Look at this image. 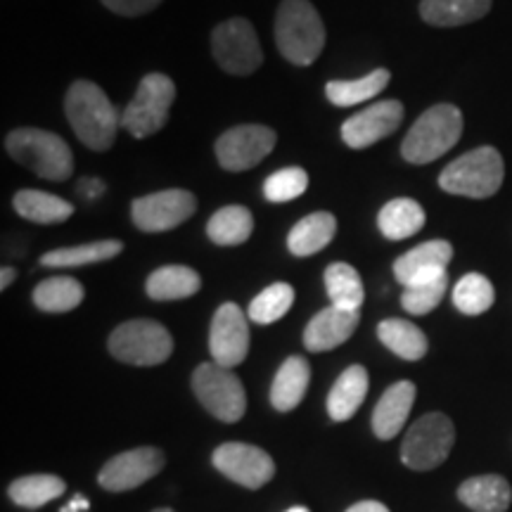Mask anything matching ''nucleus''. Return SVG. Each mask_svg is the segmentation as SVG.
<instances>
[{
	"label": "nucleus",
	"mask_w": 512,
	"mask_h": 512,
	"mask_svg": "<svg viewBox=\"0 0 512 512\" xmlns=\"http://www.w3.org/2000/svg\"><path fill=\"white\" fill-rule=\"evenodd\" d=\"M64 112L76 138L88 150L107 152L117 140L121 112L112 105L105 91L93 81H74L64 98Z\"/></svg>",
	"instance_id": "nucleus-1"
},
{
	"label": "nucleus",
	"mask_w": 512,
	"mask_h": 512,
	"mask_svg": "<svg viewBox=\"0 0 512 512\" xmlns=\"http://www.w3.org/2000/svg\"><path fill=\"white\" fill-rule=\"evenodd\" d=\"M280 55L297 67H309L325 48V24L309 0H283L275 15Z\"/></svg>",
	"instance_id": "nucleus-2"
},
{
	"label": "nucleus",
	"mask_w": 512,
	"mask_h": 512,
	"mask_svg": "<svg viewBox=\"0 0 512 512\" xmlns=\"http://www.w3.org/2000/svg\"><path fill=\"white\" fill-rule=\"evenodd\" d=\"M12 159L46 181H67L74 171V155L57 133L43 128H15L5 138Z\"/></svg>",
	"instance_id": "nucleus-3"
},
{
	"label": "nucleus",
	"mask_w": 512,
	"mask_h": 512,
	"mask_svg": "<svg viewBox=\"0 0 512 512\" xmlns=\"http://www.w3.org/2000/svg\"><path fill=\"white\" fill-rule=\"evenodd\" d=\"M463 136V114L456 105H434L415 121L401 145L408 164H430L444 157Z\"/></svg>",
	"instance_id": "nucleus-4"
},
{
	"label": "nucleus",
	"mask_w": 512,
	"mask_h": 512,
	"mask_svg": "<svg viewBox=\"0 0 512 512\" xmlns=\"http://www.w3.org/2000/svg\"><path fill=\"white\" fill-rule=\"evenodd\" d=\"M505 164L501 152L496 147H477L458 157L441 171L439 185L441 190L451 195L472 197V200H484V197L496 195L503 185Z\"/></svg>",
	"instance_id": "nucleus-5"
},
{
	"label": "nucleus",
	"mask_w": 512,
	"mask_h": 512,
	"mask_svg": "<svg viewBox=\"0 0 512 512\" xmlns=\"http://www.w3.org/2000/svg\"><path fill=\"white\" fill-rule=\"evenodd\" d=\"M110 354L128 366H162L174 354V337L162 323L150 318H136L121 323L110 335Z\"/></svg>",
	"instance_id": "nucleus-6"
},
{
	"label": "nucleus",
	"mask_w": 512,
	"mask_h": 512,
	"mask_svg": "<svg viewBox=\"0 0 512 512\" xmlns=\"http://www.w3.org/2000/svg\"><path fill=\"white\" fill-rule=\"evenodd\" d=\"M176 100V86L166 74H147L136 95L121 112V126L133 138H150L162 131Z\"/></svg>",
	"instance_id": "nucleus-7"
},
{
	"label": "nucleus",
	"mask_w": 512,
	"mask_h": 512,
	"mask_svg": "<svg viewBox=\"0 0 512 512\" xmlns=\"http://www.w3.org/2000/svg\"><path fill=\"white\" fill-rule=\"evenodd\" d=\"M456 444V427L444 413H427L415 420L403 437L401 463L415 472H427L439 467L451 456Z\"/></svg>",
	"instance_id": "nucleus-8"
},
{
	"label": "nucleus",
	"mask_w": 512,
	"mask_h": 512,
	"mask_svg": "<svg viewBox=\"0 0 512 512\" xmlns=\"http://www.w3.org/2000/svg\"><path fill=\"white\" fill-rule=\"evenodd\" d=\"M192 392L221 422H240L247 411V394L240 377L219 363H200L192 373Z\"/></svg>",
	"instance_id": "nucleus-9"
},
{
	"label": "nucleus",
	"mask_w": 512,
	"mask_h": 512,
	"mask_svg": "<svg viewBox=\"0 0 512 512\" xmlns=\"http://www.w3.org/2000/svg\"><path fill=\"white\" fill-rule=\"evenodd\" d=\"M211 53L223 72L233 76H249L264 62L259 38L247 19L233 17L219 24L211 34Z\"/></svg>",
	"instance_id": "nucleus-10"
},
{
	"label": "nucleus",
	"mask_w": 512,
	"mask_h": 512,
	"mask_svg": "<svg viewBox=\"0 0 512 512\" xmlns=\"http://www.w3.org/2000/svg\"><path fill=\"white\" fill-rule=\"evenodd\" d=\"M278 136L264 124H242L228 128L216 140V159L226 171H249L273 152Z\"/></svg>",
	"instance_id": "nucleus-11"
},
{
	"label": "nucleus",
	"mask_w": 512,
	"mask_h": 512,
	"mask_svg": "<svg viewBox=\"0 0 512 512\" xmlns=\"http://www.w3.org/2000/svg\"><path fill=\"white\" fill-rule=\"evenodd\" d=\"M197 211L195 195L188 190H162L138 197L131 204V219L143 233H164L178 228Z\"/></svg>",
	"instance_id": "nucleus-12"
},
{
	"label": "nucleus",
	"mask_w": 512,
	"mask_h": 512,
	"mask_svg": "<svg viewBox=\"0 0 512 512\" xmlns=\"http://www.w3.org/2000/svg\"><path fill=\"white\" fill-rule=\"evenodd\" d=\"M214 467L230 482L245 486V489H261L271 482L275 475V463L264 448L242 444V441H228L214 451Z\"/></svg>",
	"instance_id": "nucleus-13"
},
{
	"label": "nucleus",
	"mask_w": 512,
	"mask_h": 512,
	"mask_svg": "<svg viewBox=\"0 0 512 512\" xmlns=\"http://www.w3.org/2000/svg\"><path fill=\"white\" fill-rule=\"evenodd\" d=\"M164 463V453L155 446L131 448V451H124L107 460L98 475V484L105 491H112V494H124V491L138 489V486L150 482L152 477H157Z\"/></svg>",
	"instance_id": "nucleus-14"
},
{
	"label": "nucleus",
	"mask_w": 512,
	"mask_h": 512,
	"mask_svg": "<svg viewBox=\"0 0 512 512\" xmlns=\"http://www.w3.org/2000/svg\"><path fill=\"white\" fill-rule=\"evenodd\" d=\"M209 351L214 363L223 368H238L249 354V325L238 304L226 302L211 318Z\"/></svg>",
	"instance_id": "nucleus-15"
},
{
	"label": "nucleus",
	"mask_w": 512,
	"mask_h": 512,
	"mask_svg": "<svg viewBox=\"0 0 512 512\" xmlns=\"http://www.w3.org/2000/svg\"><path fill=\"white\" fill-rule=\"evenodd\" d=\"M403 121V105L399 100H384L356 112L344 121L342 140L351 150H366V147L389 138Z\"/></svg>",
	"instance_id": "nucleus-16"
},
{
	"label": "nucleus",
	"mask_w": 512,
	"mask_h": 512,
	"mask_svg": "<svg viewBox=\"0 0 512 512\" xmlns=\"http://www.w3.org/2000/svg\"><path fill=\"white\" fill-rule=\"evenodd\" d=\"M358 320H361L358 311H344L337 309V306H328V309L316 313L309 320V325H306L304 347L311 354H323V351L342 347L356 332Z\"/></svg>",
	"instance_id": "nucleus-17"
},
{
	"label": "nucleus",
	"mask_w": 512,
	"mask_h": 512,
	"mask_svg": "<svg viewBox=\"0 0 512 512\" xmlns=\"http://www.w3.org/2000/svg\"><path fill=\"white\" fill-rule=\"evenodd\" d=\"M453 259V247L446 240H430L413 247L394 261V278L403 287L411 285L413 280L427 278V275L448 271Z\"/></svg>",
	"instance_id": "nucleus-18"
},
{
	"label": "nucleus",
	"mask_w": 512,
	"mask_h": 512,
	"mask_svg": "<svg viewBox=\"0 0 512 512\" xmlns=\"http://www.w3.org/2000/svg\"><path fill=\"white\" fill-rule=\"evenodd\" d=\"M415 403V384L408 380H401L392 384L380 396L375 411H373V432L377 439L389 441L406 427L408 415Z\"/></svg>",
	"instance_id": "nucleus-19"
},
{
	"label": "nucleus",
	"mask_w": 512,
	"mask_h": 512,
	"mask_svg": "<svg viewBox=\"0 0 512 512\" xmlns=\"http://www.w3.org/2000/svg\"><path fill=\"white\" fill-rule=\"evenodd\" d=\"M311 382V366L304 356L285 358L273 377L271 403L275 411L290 413L302 403Z\"/></svg>",
	"instance_id": "nucleus-20"
},
{
	"label": "nucleus",
	"mask_w": 512,
	"mask_h": 512,
	"mask_svg": "<svg viewBox=\"0 0 512 512\" xmlns=\"http://www.w3.org/2000/svg\"><path fill=\"white\" fill-rule=\"evenodd\" d=\"M370 387L368 370L363 366H349L337 382L332 384L328 396V413L335 422H347L356 415L361 403L366 401Z\"/></svg>",
	"instance_id": "nucleus-21"
},
{
	"label": "nucleus",
	"mask_w": 512,
	"mask_h": 512,
	"mask_svg": "<svg viewBox=\"0 0 512 512\" xmlns=\"http://www.w3.org/2000/svg\"><path fill=\"white\" fill-rule=\"evenodd\" d=\"M458 498L475 512H505L512 503V489L501 475H479L460 484Z\"/></svg>",
	"instance_id": "nucleus-22"
},
{
	"label": "nucleus",
	"mask_w": 512,
	"mask_h": 512,
	"mask_svg": "<svg viewBox=\"0 0 512 512\" xmlns=\"http://www.w3.org/2000/svg\"><path fill=\"white\" fill-rule=\"evenodd\" d=\"M202 290L200 273L188 266H162L147 278L145 292L155 302H178L190 299Z\"/></svg>",
	"instance_id": "nucleus-23"
},
{
	"label": "nucleus",
	"mask_w": 512,
	"mask_h": 512,
	"mask_svg": "<svg viewBox=\"0 0 512 512\" xmlns=\"http://www.w3.org/2000/svg\"><path fill=\"white\" fill-rule=\"evenodd\" d=\"M427 216L425 209L411 197H396V200L387 202L377 214V228L387 240H408L418 235L422 226H425Z\"/></svg>",
	"instance_id": "nucleus-24"
},
{
	"label": "nucleus",
	"mask_w": 512,
	"mask_h": 512,
	"mask_svg": "<svg viewBox=\"0 0 512 512\" xmlns=\"http://www.w3.org/2000/svg\"><path fill=\"white\" fill-rule=\"evenodd\" d=\"M337 233V219L328 211H316V214L306 216L290 230V238H287V247L294 256L306 259V256L318 254L320 249H325L335 240Z\"/></svg>",
	"instance_id": "nucleus-25"
},
{
	"label": "nucleus",
	"mask_w": 512,
	"mask_h": 512,
	"mask_svg": "<svg viewBox=\"0 0 512 512\" xmlns=\"http://www.w3.org/2000/svg\"><path fill=\"white\" fill-rule=\"evenodd\" d=\"M491 0H422L420 17L432 27H460L489 15Z\"/></svg>",
	"instance_id": "nucleus-26"
},
{
	"label": "nucleus",
	"mask_w": 512,
	"mask_h": 512,
	"mask_svg": "<svg viewBox=\"0 0 512 512\" xmlns=\"http://www.w3.org/2000/svg\"><path fill=\"white\" fill-rule=\"evenodd\" d=\"M377 337L392 354L403 361H420L430 349L427 335L411 320L403 318H387L377 325Z\"/></svg>",
	"instance_id": "nucleus-27"
},
{
	"label": "nucleus",
	"mask_w": 512,
	"mask_h": 512,
	"mask_svg": "<svg viewBox=\"0 0 512 512\" xmlns=\"http://www.w3.org/2000/svg\"><path fill=\"white\" fill-rule=\"evenodd\" d=\"M254 233V216L247 207L240 204H228L216 211L207 223V238L214 245L221 247H238L252 238Z\"/></svg>",
	"instance_id": "nucleus-28"
},
{
	"label": "nucleus",
	"mask_w": 512,
	"mask_h": 512,
	"mask_svg": "<svg viewBox=\"0 0 512 512\" xmlns=\"http://www.w3.org/2000/svg\"><path fill=\"white\" fill-rule=\"evenodd\" d=\"M15 211L22 219L50 226V223H62L74 214V204L62 200V197L50 195L43 190H19L15 195Z\"/></svg>",
	"instance_id": "nucleus-29"
},
{
	"label": "nucleus",
	"mask_w": 512,
	"mask_h": 512,
	"mask_svg": "<svg viewBox=\"0 0 512 512\" xmlns=\"http://www.w3.org/2000/svg\"><path fill=\"white\" fill-rule=\"evenodd\" d=\"M124 252V242L119 240H95L88 245L62 247L41 256V264L48 268H76V266H91L102 264V261L117 259Z\"/></svg>",
	"instance_id": "nucleus-30"
},
{
	"label": "nucleus",
	"mask_w": 512,
	"mask_h": 512,
	"mask_svg": "<svg viewBox=\"0 0 512 512\" xmlns=\"http://www.w3.org/2000/svg\"><path fill=\"white\" fill-rule=\"evenodd\" d=\"M389 81H392V74L387 69H373L368 76L354 81H330L325 86V95L335 107H354L380 95Z\"/></svg>",
	"instance_id": "nucleus-31"
},
{
	"label": "nucleus",
	"mask_w": 512,
	"mask_h": 512,
	"mask_svg": "<svg viewBox=\"0 0 512 512\" xmlns=\"http://www.w3.org/2000/svg\"><path fill=\"white\" fill-rule=\"evenodd\" d=\"M325 287H328V297L332 302L330 306L344 311H361L366 290H363V280L354 266L344 264V261L330 264L325 271Z\"/></svg>",
	"instance_id": "nucleus-32"
},
{
	"label": "nucleus",
	"mask_w": 512,
	"mask_h": 512,
	"mask_svg": "<svg viewBox=\"0 0 512 512\" xmlns=\"http://www.w3.org/2000/svg\"><path fill=\"white\" fill-rule=\"evenodd\" d=\"M86 292L79 280L67 278V275H55V278L43 280L34 290V304L43 313H67L74 311L83 302Z\"/></svg>",
	"instance_id": "nucleus-33"
},
{
	"label": "nucleus",
	"mask_w": 512,
	"mask_h": 512,
	"mask_svg": "<svg viewBox=\"0 0 512 512\" xmlns=\"http://www.w3.org/2000/svg\"><path fill=\"white\" fill-rule=\"evenodd\" d=\"M64 491H67V484H64L62 477L57 475H29L19 477L10 484L8 494L10 501L19 505V508L27 510H38L43 505H48L55 498H60Z\"/></svg>",
	"instance_id": "nucleus-34"
},
{
	"label": "nucleus",
	"mask_w": 512,
	"mask_h": 512,
	"mask_svg": "<svg viewBox=\"0 0 512 512\" xmlns=\"http://www.w3.org/2000/svg\"><path fill=\"white\" fill-rule=\"evenodd\" d=\"M448 287V271L427 275V278L413 280L411 285L403 287V297H401V306L406 309L411 316H425L437 309L444 299Z\"/></svg>",
	"instance_id": "nucleus-35"
},
{
	"label": "nucleus",
	"mask_w": 512,
	"mask_h": 512,
	"mask_svg": "<svg viewBox=\"0 0 512 512\" xmlns=\"http://www.w3.org/2000/svg\"><path fill=\"white\" fill-rule=\"evenodd\" d=\"M496 292L482 273H467L453 287V304L465 316H482L494 306Z\"/></svg>",
	"instance_id": "nucleus-36"
},
{
	"label": "nucleus",
	"mask_w": 512,
	"mask_h": 512,
	"mask_svg": "<svg viewBox=\"0 0 512 512\" xmlns=\"http://www.w3.org/2000/svg\"><path fill=\"white\" fill-rule=\"evenodd\" d=\"M294 304V287L290 283H273L268 285L264 292L254 297L249 304V320L259 325H271L275 320L285 318V313L292 309Z\"/></svg>",
	"instance_id": "nucleus-37"
},
{
	"label": "nucleus",
	"mask_w": 512,
	"mask_h": 512,
	"mask_svg": "<svg viewBox=\"0 0 512 512\" xmlns=\"http://www.w3.org/2000/svg\"><path fill=\"white\" fill-rule=\"evenodd\" d=\"M306 188H309V174L299 166H287V169L275 171L273 176L266 178L264 197L273 204H283L302 197Z\"/></svg>",
	"instance_id": "nucleus-38"
},
{
	"label": "nucleus",
	"mask_w": 512,
	"mask_h": 512,
	"mask_svg": "<svg viewBox=\"0 0 512 512\" xmlns=\"http://www.w3.org/2000/svg\"><path fill=\"white\" fill-rule=\"evenodd\" d=\"M100 3L105 5L107 10H112L114 15L140 17L155 10L157 5H162V0H100Z\"/></svg>",
	"instance_id": "nucleus-39"
},
{
	"label": "nucleus",
	"mask_w": 512,
	"mask_h": 512,
	"mask_svg": "<svg viewBox=\"0 0 512 512\" xmlns=\"http://www.w3.org/2000/svg\"><path fill=\"white\" fill-rule=\"evenodd\" d=\"M79 195L86 197L88 202L98 200L100 195H105V183H102L100 178H83L79 185Z\"/></svg>",
	"instance_id": "nucleus-40"
},
{
	"label": "nucleus",
	"mask_w": 512,
	"mask_h": 512,
	"mask_svg": "<svg viewBox=\"0 0 512 512\" xmlns=\"http://www.w3.org/2000/svg\"><path fill=\"white\" fill-rule=\"evenodd\" d=\"M347 512H389L387 505H382L380 501H361L356 505H351Z\"/></svg>",
	"instance_id": "nucleus-41"
},
{
	"label": "nucleus",
	"mask_w": 512,
	"mask_h": 512,
	"mask_svg": "<svg viewBox=\"0 0 512 512\" xmlns=\"http://www.w3.org/2000/svg\"><path fill=\"white\" fill-rule=\"evenodd\" d=\"M15 278H17L15 268L3 266V271H0V290H8V287L15 283Z\"/></svg>",
	"instance_id": "nucleus-42"
},
{
	"label": "nucleus",
	"mask_w": 512,
	"mask_h": 512,
	"mask_svg": "<svg viewBox=\"0 0 512 512\" xmlns=\"http://www.w3.org/2000/svg\"><path fill=\"white\" fill-rule=\"evenodd\" d=\"M79 510H88V501L86 498H81V496H76L72 503L67 505V508H64L62 512H79Z\"/></svg>",
	"instance_id": "nucleus-43"
},
{
	"label": "nucleus",
	"mask_w": 512,
	"mask_h": 512,
	"mask_svg": "<svg viewBox=\"0 0 512 512\" xmlns=\"http://www.w3.org/2000/svg\"><path fill=\"white\" fill-rule=\"evenodd\" d=\"M285 512H309V510L302 508V505H297V508H290V510H285Z\"/></svg>",
	"instance_id": "nucleus-44"
},
{
	"label": "nucleus",
	"mask_w": 512,
	"mask_h": 512,
	"mask_svg": "<svg viewBox=\"0 0 512 512\" xmlns=\"http://www.w3.org/2000/svg\"><path fill=\"white\" fill-rule=\"evenodd\" d=\"M152 512H174L171 508H157V510H152Z\"/></svg>",
	"instance_id": "nucleus-45"
}]
</instances>
